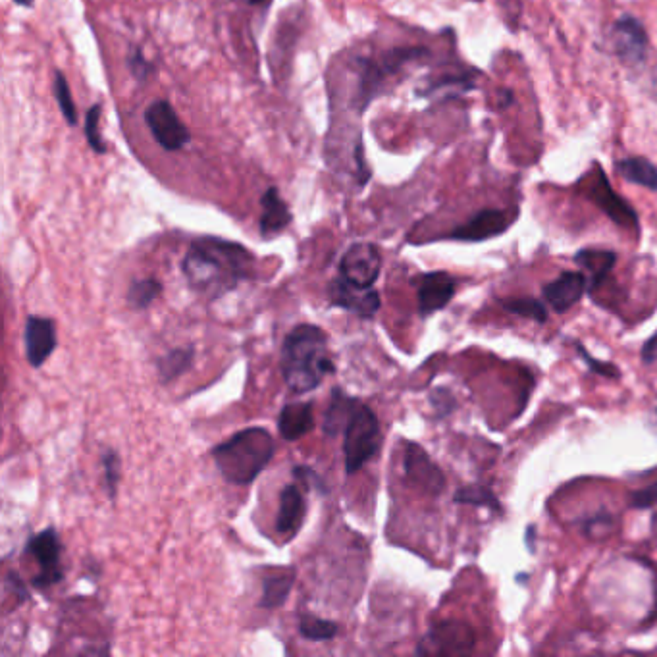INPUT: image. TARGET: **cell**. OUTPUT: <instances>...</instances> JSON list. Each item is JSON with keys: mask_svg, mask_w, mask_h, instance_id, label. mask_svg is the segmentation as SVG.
<instances>
[{"mask_svg": "<svg viewBox=\"0 0 657 657\" xmlns=\"http://www.w3.org/2000/svg\"><path fill=\"white\" fill-rule=\"evenodd\" d=\"M255 257L236 241L199 237L191 243L182 263L189 286L211 299L236 290L253 272Z\"/></svg>", "mask_w": 657, "mask_h": 657, "instance_id": "1", "label": "cell"}, {"mask_svg": "<svg viewBox=\"0 0 657 657\" xmlns=\"http://www.w3.org/2000/svg\"><path fill=\"white\" fill-rule=\"evenodd\" d=\"M282 374L293 394L316 390L336 365L328 355V334L315 324H299L282 345Z\"/></svg>", "mask_w": 657, "mask_h": 657, "instance_id": "2", "label": "cell"}, {"mask_svg": "<svg viewBox=\"0 0 657 657\" xmlns=\"http://www.w3.org/2000/svg\"><path fill=\"white\" fill-rule=\"evenodd\" d=\"M276 453V442L261 426L239 430L226 442L212 449L216 469L226 482L234 486H249L263 473Z\"/></svg>", "mask_w": 657, "mask_h": 657, "instance_id": "3", "label": "cell"}, {"mask_svg": "<svg viewBox=\"0 0 657 657\" xmlns=\"http://www.w3.org/2000/svg\"><path fill=\"white\" fill-rule=\"evenodd\" d=\"M343 438H345L343 442L345 471L351 476L359 473L382 446L380 421L368 405L361 401L357 403L351 419L343 430Z\"/></svg>", "mask_w": 657, "mask_h": 657, "instance_id": "4", "label": "cell"}, {"mask_svg": "<svg viewBox=\"0 0 657 657\" xmlns=\"http://www.w3.org/2000/svg\"><path fill=\"white\" fill-rule=\"evenodd\" d=\"M26 553L31 555L39 565V573L31 579V584L35 588L45 590V588H51L54 584H58L60 580H64V569L60 567L62 542L54 528L49 526V528L37 532L33 538H29Z\"/></svg>", "mask_w": 657, "mask_h": 657, "instance_id": "5", "label": "cell"}, {"mask_svg": "<svg viewBox=\"0 0 657 657\" xmlns=\"http://www.w3.org/2000/svg\"><path fill=\"white\" fill-rule=\"evenodd\" d=\"M145 122L155 141L166 151H180L189 143L191 135L180 120L178 112L168 101H155L145 110Z\"/></svg>", "mask_w": 657, "mask_h": 657, "instance_id": "6", "label": "cell"}, {"mask_svg": "<svg viewBox=\"0 0 657 657\" xmlns=\"http://www.w3.org/2000/svg\"><path fill=\"white\" fill-rule=\"evenodd\" d=\"M382 270V253L372 243L351 245L340 263L342 278L359 288H372Z\"/></svg>", "mask_w": 657, "mask_h": 657, "instance_id": "7", "label": "cell"}, {"mask_svg": "<svg viewBox=\"0 0 657 657\" xmlns=\"http://www.w3.org/2000/svg\"><path fill=\"white\" fill-rule=\"evenodd\" d=\"M474 646V632L469 625L447 621L428 632L419 646V654H438V656H459L469 654Z\"/></svg>", "mask_w": 657, "mask_h": 657, "instance_id": "8", "label": "cell"}, {"mask_svg": "<svg viewBox=\"0 0 657 657\" xmlns=\"http://www.w3.org/2000/svg\"><path fill=\"white\" fill-rule=\"evenodd\" d=\"M403 467L407 480L426 494L438 496L446 488V476L440 471V467L428 457V453L419 444L409 442L405 446V457Z\"/></svg>", "mask_w": 657, "mask_h": 657, "instance_id": "9", "label": "cell"}, {"mask_svg": "<svg viewBox=\"0 0 657 657\" xmlns=\"http://www.w3.org/2000/svg\"><path fill=\"white\" fill-rule=\"evenodd\" d=\"M586 193L588 197L602 209V211L619 226L623 228H631V230H638V216L636 212L632 211V207L627 205V201H623L607 182L604 172L598 170L588 178L586 184Z\"/></svg>", "mask_w": 657, "mask_h": 657, "instance_id": "10", "label": "cell"}, {"mask_svg": "<svg viewBox=\"0 0 657 657\" xmlns=\"http://www.w3.org/2000/svg\"><path fill=\"white\" fill-rule=\"evenodd\" d=\"M328 297L332 305L342 307L345 311L361 318H372L380 311V295L372 288H359L355 284H349L345 278H338L330 284Z\"/></svg>", "mask_w": 657, "mask_h": 657, "instance_id": "11", "label": "cell"}, {"mask_svg": "<svg viewBox=\"0 0 657 657\" xmlns=\"http://www.w3.org/2000/svg\"><path fill=\"white\" fill-rule=\"evenodd\" d=\"M613 49L627 66H638L648 53V37L644 27L632 16H623L611 31Z\"/></svg>", "mask_w": 657, "mask_h": 657, "instance_id": "12", "label": "cell"}, {"mask_svg": "<svg viewBox=\"0 0 657 657\" xmlns=\"http://www.w3.org/2000/svg\"><path fill=\"white\" fill-rule=\"evenodd\" d=\"M27 363L33 368H41L56 349V330L54 322L47 316H27L26 332Z\"/></svg>", "mask_w": 657, "mask_h": 657, "instance_id": "13", "label": "cell"}, {"mask_svg": "<svg viewBox=\"0 0 657 657\" xmlns=\"http://www.w3.org/2000/svg\"><path fill=\"white\" fill-rule=\"evenodd\" d=\"M513 220H515V212L498 211V209L478 212L449 237L459 241H484L503 234L513 224Z\"/></svg>", "mask_w": 657, "mask_h": 657, "instance_id": "14", "label": "cell"}, {"mask_svg": "<svg viewBox=\"0 0 657 657\" xmlns=\"http://www.w3.org/2000/svg\"><path fill=\"white\" fill-rule=\"evenodd\" d=\"M455 293V280L447 272H428L419 284V313L432 315L444 309Z\"/></svg>", "mask_w": 657, "mask_h": 657, "instance_id": "15", "label": "cell"}, {"mask_svg": "<svg viewBox=\"0 0 657 657\" xmlns=\"http://www.w3.org/2000/svg\"><path fill=\"white\" fill-rule=\"evenodd\" d=\"M586 290V276L580 272H563L544 288V297L555 313H567L580 301Z\"/></svg>", "mask_w": 657, "mask_h": 657, "instance_id": "16", "label": "cell"}, {"mask_svg": "<svg viewBox=\"0 0 657 657\" xmlns=\"http://www.w3.org/2000/svg\"><path fill=\"white\" fill-rule=\"evenodd\" d=\"M307 501L297 484H288L280 492V505L276 515V530L284 536H295L305 523Z\"/></svg>", "mask_w": 657, "mask_h": 657, "instance_id": "17", "label": "cell"}, {"mask_svg": "<svg viewBox=\"0 0 657 657\" xmlns=\"http://www.w3.org/2000/svg\"><path fill=\"white\" fill-rule=\"evenodd\" d=\"M280 436L286 442H297L315 428V405L313 401H293L284 405L278 417Z\"/></svg>", "mask_w": 657, "mask_h": 657, "instance_id": "18", "label": "cell"}, {"mask_svg": "<svg viewBox=\"0 0 657 657\" xmlns=\"http://www.w3.org/2000/svg\"><path fill=\"white\" fill-rule=\"evenodd\" d=\"M263 216H261V236L270 239V237L282 234L293 220L288 203L282 199L280 191L276 187H268L264 191L263 199Z\"/></svg>", "mask_w": 657, "mask_h": 657, "instance_id": "19", "label": "cell"}, {"mask_svg": "<svg viewBox=\"0 0 657 657\" xmlns=\"http://www.w3.org/2000/svg\"><path fill=\"white\" fill-rule=\"evenodd\" d=\"M357 403H359V399L345 394L342 388H334L330 405L324 413V426H322L324 434L330 436V438L340 436V432L345 430L347 422L351 419Z\"/></svg>", "mask_w": 657, "mask_h": 657, "instance_id": "20", "label": "cell"}, {"mask_svg": "<svg viewBox=\"0 0 657 657\" xmlns=\"http://www.w3.org/2000/svg\"><path fill=\"white\" fill-rule=\"evenodd\" d=\"M297 571L293 567L278 569L272 575H268L263 580V598H261V607L263 609H278L288 602L291 588L295 584Z\"/></svg>", "mask_w": 657, "mask_h": 657, "instance_id": "21", "label": "cell"}, {"mask_svg": "<svg viewBox=\"0 0 657 657\" xmlns=\"http://www.w3.org/2000/svg\"><path fill=\"white\" fill-rule=\"evenodd\" d=\"M195 359L193 347H176L164 353L157 361L158 378L162 384H168L176 378H180L185 370H189Z\"/></svg>", "mask_w": 657, "mask_h": 657, "instance_id": "22", "label": "cell"}, {"mask_svg": "<svg viewBox=\"0 0 657 657\" xmlns=\"http://www.w3.org/2000/svg\"><path fill=\"white\" fill-rule=\"evenodd\" d=\"M577 263L588 272V276H590L588 284L594 290L609 276V272L615 264V253L600 251V249H584L577 255Z\"/></svg>", "mask_w": 657, "mask_h": 657, "instance_id": "23", "label": "cell"}, {"mask_svg": "<svg viewBox=\"0 0 657 657\" xmlns=\"http://www.w3.org/2000/svg\"><path fill=\"white\" fill-rule=\"evenodd\" d=\"M617 170L631 184L644 185L648 189H657V168L646 158H625L617 164Z\"/></svg>", "mask_w": 657, "mask_h": 657, "instance_id": "24", "label": "cell"}, {"mask_svg": "<svg viewBox=\"0 0 657 657\" xmlns=\"http://www.w3.org/2000/svg\"><path fill=\"white\" fill-rule=\"evenodd\" d=\"M299 632L307 640L328 642V640H334L338 636L340 625L336 621H328V619H322V617L307 613L299 619Z\"/></svg>", "mask_w": 657, "mask_h": 657, "instance_id": "25", "label": "cell"}, {"mask_svg": "<svg viewBox=\"0 0 657 657\" xmlns=\"http://www.w3.org/2000/svg\"><path fill=\"white\" fill-rule=\"evenodd\" d=\"M160 293H162V284L158 282L157 278L135 280L128 290V303L132 309L143 311V309H149L157 301Z\"/></svg>", "mask_w": 657, "mask_h": 657, "instance_id": "26", "label": "cell"}, {"mask_svg": "<svg viewBox=\"0 0 657 657\" xmlns=\"http://www.w3.org/2000/svg\"><path fill=\"white\" fill-rule=\"evenodd\" d=\"M501 307L513 315L525 316V318H532L540 324H544L548 320V311L546 307L530 297H519V299H503Z\"/></svg>", "mask_w": 657, "mask_h": 657, "instance_id": "27", "label": "cell"}, {"mask_svg": "<svg viewBox=\"0 0 657 657\" xmlns=\"http://www.w3.org/2000/svg\"><path fill=\"white\" fill-rule=\"evenodd\" d=\"M54 97L56 103L60 106L62 116L66 118V122L70 126H78V110H76V103L72 99V91L68 85V79L64 78L62 72H56V79H54Z\"/></svg>", "mask_w": 657, "mask_h": 657, "instance_id": "28", "label": "cell"}, {"mask_svg": "<svg viewBox=\"0 0 657 657\" xmlns=\"http://www.w3.org/2000/svg\"><path fill=\"white\" fill-rule=\"evenodd\" d=\"M103 469H105L106 490L114 500L122 480V459L114 449H106L103 453Z\"/></svg>", "mask_w": 657, "mask_h": 657, "instance_id": "29", "label": "cell"}, {"mask_svg": "<svg viewBox=\"0 0 657 657\" xmlns=\"http://www.w3.org/2000/svg\"><path fill=\"white\" fill-rule=\"evenodd\" d=\"M99 122H101V105L91 106L89 112H87V118H85V135H87L89 147L95 153L105 155L106 145L105 141H103V135H101Z\"/></svg>", "mask_w": 657, "mask_h": 657, "instance_id": "30", "label": "cell"}, {"mask_svg": "<svg viewBox=\"0 0 657 657\" xmlns=\"http://www.w3.org/2000/svg\"><path fill=\"white\" fill-rule=\"evenodd\" d=\"M455 501L457 503H469V505H486V507H494L500 509L498 500L494 498V494L486 488L480 486H471V488H463L455 494Z\"/></svg>", "mask_w": 657, "mask_h": 657, "instance_id": "31", "label": "cell"}, {"mask_svg": "<svg viewBox=\"0 0 657 657\" xmlns=\"http://www.w3.org/2000/svg\"><path fill=\"white\" fill-rule=\"evenodd\" d=\"M128 66H130L133 76L137 79L149 78L153 74V64L149 60H145V56L141 51H133L130 54Z\"/></svg>", "mask_w": 657, "mask_h": 657, "instance_id": "32", "label": "cell"}, {"mask_svg": "<svg viewBox=\"0 0 657 657\" xmlns=\"http://www.w3.org/2000/svg\"><path fill=\"white\" fill-rule=\"evenodd\" d=\"M577 351L582 355V359L588 363V367L592 368V370H596L598 374L607 376V378H619V370H617V368L613 367L611 363H602V361H598V359H592L580 343H577Z\"/></svg>", "mask_w": 657, "mask_h": 657, "instance_id": "33", "label": "cell"}, {"mask_svg": "<svg viewBox=\"0 0 657 657\" xmlns=\"http://www.w3.org/2000/svg\"><path fill=\"white\" fill-rule=\"evenodd\" d=\"M657 503V482L656 484H650L642 490H638L634 496H632L631 505L636 507V509H648L652 505Z\"/></svg>", "mask_w": 657, "mask_h": 657, "instance_id": "34", "label": "cell"}, {"mask_svg": "<svg viewBox=\"0 0 657 657\" xmlns=\"http://www.w3.org/2000/svg\"><path fill=\"white\" fill-rule=\"evenodd\" d=\"M6 586L12 590L14 596H18L20 602H27L29 600V592H27L26 582L20 579V575L16 571H10L6 575Z\"/></svg>", "mask_w": 657, "mask_h": 657, "instance_id": "35", "label": "cell"}, {"mask_svg": "<svg viewBox=\"0 0 657 657\" xmlns=\"http://www.w3.org/2000/svg\"><path fill=\"white\" fill-rule=\"evenodd\" d=\"M642 357L646 363H652L657 357V334L650 340V342L644 345V351H642Z\"/></svg>", "mask_w": 657, "mask_h": 657, "instance_id": "36", "label": "cell"}, {"mask_svg": "<svg viewBox=\"0 0 657 657\" xmlns=\"http://www.w3.org/2000/svg\"><path fill=\"white\" fill-rule=\"evenodd\" d=\"M243 2H247L249 6H268L272 0H243Z\"/></svg>", "mask_w": 657, "mask_h": 657, "instance_id": "37", "label": "cell"}, {"mask_svg": "<svg viewBox=\"0 0 657 657\" xmlns=\"http://www.w3.org/2000/svg\"><path fill=\"white\" fill-rule=\"evenodd\" d=\"M16 4H20V6H31L35 0H14Z\"/></svg>", "mask_w": 657, "mask_h": 657, "instance_id": "38", "label": "cell"}]
</instances>
